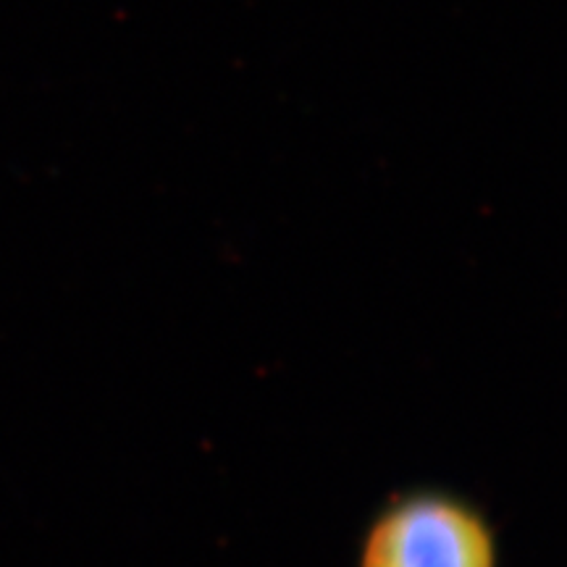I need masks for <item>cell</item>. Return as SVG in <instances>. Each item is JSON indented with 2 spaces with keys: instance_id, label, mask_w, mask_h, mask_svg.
<instances>
[{
  "instance_id": "6da1fadb",
  "label": "cell",
  "mask_w": 567,
  "mask_h": 567,
  "mask_svg": "<svg viewBox=\"0 0 567 567\" xmlns=\"http://www.w3.org/2000/svg\"><path fill=\"white\" fill-rule=\"evenodd\" d=\"M354 567H502L499 534L476 502L446 488H410L365 523Z\"/></svg>"
}]
</instances>
